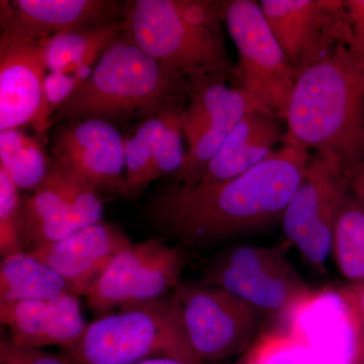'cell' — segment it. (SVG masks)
<instances>
[{"mask_svg": "<svg viewBox=\"0 0 364 364\" xmlns=\"http://www.w3.org/2000/svg\"><path fill=\"white\" fill-rule=\"evenodd\" d=\"M341 291L355 314L364 335V282L363 284H350L348 287L342 289Z\"/></svg>", "mask_w": 364, "mask_h": 364, "instance_id": "cell-30", "label": "cell"}, {"mask_svg": "<svg viewBox=\"0 0 364 364\" xmlns=\"http://www.w3.org/2000/svg\"><path fill=\"white\" fill-rule=\"evenodd\" d=\"M235 364H248V363H246L245 359H244L243 358H242L240 359V361H238V363H235Z\"/></svg>", "mask_w": 364, "mask_h": 364, "instance_id": "cell-33", "label": "cell"}, {"mask_svg": "<svg viewBox=\"0 0 364 364\" xmlns=\"http://www.w3.org/2000/svg\"><path fill=\"white\" fill-rule=\"evenodd\" d=\"M45 40L0 44V132L28 124L44 141L53 126L45 81Z\"/></svg>", "mask_w": 364, "mask_h": 364, "instance_id": "cell-16", "label": "cell"}, {"mask_svg": "<svg viewBox=\"0 0 364 364\" xmlns=\"http://www.w3.org/2000/svg\"><path fill=\"white\" fill-rule=\"evenodd\" d=\"M203 284L226 289L259 313L282 316L312 293L282 246L243 244L220 251Z\"/></svg>", "mask_w": 364, "mask_h": 364, "instance_id": "cell-7", "label": "cell"}, {"mask_svg": "<svg viewBox=\"0 0 364 364\" xmlns=\"http://www.w3.org/2000/svg\"><path fill=\"white\" fill-rule=\"evenodd\" d=\"M51 161L98 191L128 198L124 136L100 119L60 124L51 138Z\"/></svg>", "mask_w": 364, "mask_h": 364, "instance_id": "cell-14", "label": "cell"}, {"mask_svg": "<svg viewBox=\"0 0 364 364\" xmlns=\"http://www.w3.org/2000/svg\"><path fill=\"white\" fill-rule=\"evenodd\" d=\"M224 23L238 54L233 85L255 109L284 119L296 73L275 40L259 1L228 0Z\"/></svg>", "mask_w": 364, "mask_h": 364, "instance_id": "cell-6", "label": "cell"}, {"mask_svg": "<svg viewBox=\"0 0 364 364\" xmlns=\"http://www.w3.org/2000/svg\"><path fill=\"white\" fill-rule=\"evenodd\" d=\"M51 163L39 136L28 135L21 129L0 132V165L18 188L35 191L44 181Z\"/></svg>", "mask_w": 364, "mask_h": 364, "instance_id": "cell-23", "label": "cell"}, {"mask_svg": "<svg viewBox=\"0 0 364 364\" xmlns=\"http://www.w3.org/2000/svg\"><path fill=\"white\" fill-rule=\"evenodd\" d=\"M169 109L141 122L132 135L124 136L126 184L132 196L156 181L155 165L159 157L162 132Z\"/></svg>", "mask_w": 364, "mask_h": 364, "instance_id": "cell-25", "label": "cell"}, {"mask_svg": "<svg viewBox=\"0 0 364 364\" xmlns=\"http://www.w3.org/2000/svg\"><path fill=\"white\" fill-rule=\"evenodd\" d=\"M224 4L219 0L127 1L126 33L146 54L189 81L213 77L233 85L236 63L225 39Z\"/></svg>", "mask_w": 364, "mask_h": 364, "instance_id": "cell-4", "label": "cell"}, {"mask_svg": "<svg viewBox=\"0 0 364 364\" xmlns=\"http://www.w3.org/2000/svg\"><path fill=\"white\" fill-rule=\"evenodd\" d=\"M351 178L338 164L317 155L309 163L282 217L287 241L318 272H325L331 255L335 225L342 203L350 193Z\"/></svg>", "mask_w": 364, "mask_h": 364, "instance_id": "cell-10", "label": "cell"}, {"mask_svg": "<svg viewBox=\"0 0 364 364\" xmlns=\"http://www.w3.org/2000/svg\"><path fill=\"white\" fill-rule=\"evenodd\" d=\"M348 21L347 50L364 72V0H345Z\"/></svg>", "mask_w": 364, "mask_h": 364, "instance_id": "cell-29", "label": "cell"}, {"mask_svg": "<svg viewBox=\"0 0 364 364\" xmlns=\"http://www.w3.org/2000/svg\"><path fill=\"white\" fill-rule=\"evenodd\" d=\"M130 364H193L188 361L181 360V359L157 358L146 359V360L138 361V363Z\"/></svg>", "mask_w": 364, "mask_h": 364, "instance_id": "cell-32", "label": "cell"}, {"mask_svg": "<svg viewBox=\"0 0 364 364\" xmlns=\"http://www.w3.org/2000/svg\"><path fill=\"white\" fill-rule=\"evenodd\" d=\"M132 244L124 231L102 221L28 253L58 273L70 293L85 296L105 268Z\"/></svg>", "mask_w": 364, "mask_h": 364, "instance_id": "cell-19", "label": "cell"}, {"mask_svg": "<svg viewBox=\"0 0 364 364\" xmlns=\"http://www.w3.org/2000/svg\"><path fill=\"white\" fill-rule=\"evenodd\" d=\"M126 21L104 26L67 31L45 40V57L49 72L97 66L105 49L126 31Z\"/></svg>", "mask_w": 364, "mask_h": 364, "instance_id": "cell-22", "label": "cell"}, {"mask_svg": "<svg viewBox=\"0 0 364 364\" xmlns=\"http://www.w3.org/2000/svg\"><path fill=\"white\" fill-rule=\"evenodd\" d=\"M242 358L248 364H312L305 345L287 331L261 334Z\"/></svg>", "mask_w": 364, "mask_h": 364, "instance_id": "cell-26", "label": "cell"}, {"mask_svg": "<svg viewBox=\"0 0 364 364\" xmlns=\"http://www.w3.org/2000/svg\"><path fill=\"white\" fill-rule=\"evenodd\" d=\"M100 191L51 163L44 181L21 203L20 230L26 252L63 240L102 221Z\"/></svg>", "mask_w": 364, "mask_h": 364, "instance_id": "cell-11", "label": "cell"}, {"mask_svg": "<svg viewBox=\"0 0 364 364\" xmlns=\"http://www.w3.org/2000/svg\"><path fill=\"white\" fill-rule=\"evenodd\" d=\"M181 249L160 239L132 244L112 261L85 298L97 317L119 309L165 298L176 291L184 267Z\"/></svg>", "mask_w": 364, "mask_h": 364, "instance_id": "cell-9", "label": "cell"}, {"mask_svg": "<svg viewBox=\"0 0 364 364\" xmlns=\"http://www.w3.org/2000/svg\"><path fill=\"white\" fill-rule=\"evenodd\" d=\"M259 4L296 77L338 46L347 47L345 0H261Z\"/></svg>", "mask_w": 364, "mask_h": 364, "instance_id": "cell-13", "label": "cell"}, {"mask_svg": "<svg viewBox=\"0 0 364 364\" xmlns=\"http://www.w3.org/2000/svg\"><path fill=\"white\" fill-rule=\"evenodd\" d=\"M350 193L364 207V163L359 165L352 176Z\"/></svg>", "mask_w": 364, "mask_h": 364, "instance_id": "cell-31", "label": "cell"}, {"mask_svg": "<svg viewBox=\"0 0 364 364\" xmlns=\"http://www.w3.org/2000/svg\"><path fill=\"white\" fill-rule=\"evenodd\" d=\"M61 354L65 364H130L157 358L202 364L189 346L174 293L97 317L77 346Z\"/></svg>", "mask_w": 364, "mask_h": 364, "instance_id": "cell-5", "label": "cell"}, {"mask_svg": "<svg viewBox=\"0 0 364 364\" xmlns=\"http://www.w3.org/2000/svg\"><path fill=\"white\" fill-rule=\"evenodd\" d=\"M18 186L0 165V253L1 257L23 250L20 219L21 202Z\"/></svg>", "mask_w": 364, "mask_h": 364, "instance_id": "cell-27", "label": "cell"}, {"mask_svg": "<svg viewBox=\"0 0 364 364\" xmlns=\"http://www.w3.org/2000/svg\"><path fill=\"white\" fill-rule=\"evenodd\" d=\"M0 322L18 346H57L62 352L75 348L88 326L79 296L72 293L45 301H2Z\"/></svg>", "mask_w": 364, "mask_h": 364, "instance_id": "cell-18", "label": "cell"}, {"mask_svg": "<svg viewBox=\"0 0 364 364\" xmlns=\"http://www.w3.org/2000/svg\"><path fill=\"white\" fill-rule=\"evenodd\" d=\"M70 293L65 280L26 251L4 256L0 262V303L45 301Z\"/></svg>", "mask_w": 364, "mask_h": 364, "instance_id": "cell-21", "label": "cell"}, {"mask_svg": "<svg viewBox=\"0 0 364 364\" xmlns=\"http://www.w3.org/2000/svg\"><path fill=\"white\" fill-rule=\"evenodd\" d=\"M191 90L186 75L146 54L124 31L105 49L90 78L55 112L53 124L87 119L112 124L143 122L188 102Z\"/></svg>", "mask_w": 364, "mask_h": 364, "instance_id": "cell-3", "label": "cell"}, {"mask_svg": "<svg viewBox=\"0 0 364 364\" xmlns=\"http://www.w3.org/2000/svg\"><path fill=\"white\" fill-rule=\"evenodd\" d=\"M126 2L109 0H14L0 2V44L49 39L67 31L122 20Z\"/></svg>", "mask_w": 364, "mask_h": 364, "instance_id": "cell-17", "label": "cell"}, {"mask_svg": "<svg viewBox=\"0 0 364 364\" xmlns=\"http://www.w3.org/2000/svg\"><path fill=\"white\" fill-rule=\"evenodd\" d=\"M312 364H364V335L341 289L312 291L286 316Z\"/></svg>", "mask_w": 364, "mask_h": 364, "instance_id": "cell-15", "label": "cell"}, {"mask_svg": "<svg viewBox=\"0 0 364 364\" xmlns=\"http://www.w3.org/2000/svg\"><path fill=\"white\" fill-rule=\"evenodd\" d=\"M188 100L181 114L188 143L186 162L173 177L177 183L195 184L208 161L247 112L257 109L240 88L224 79L191 80Z\"/></svg>", "mask_w": 364, "mask_h": 364, "instance_id": "cell-12", "label": "cell"}, {"mask_svg": "<svg viewBox=\"0 0 364 364\" xmlns=\"http://www.w3.org/2000/svg\"><path fill=\"white\" fill-rule=\"evenodd\" d=\"M311 161L284 143L259 164L225 181L169 184L152 198L151 221L181 245L203 248L282 220Z\"/></svg>", "mask_w": 364, "mask_h": 364, "instance_id": "cell-1", "label": "cell"}, {"mask_svg": "<svg viewBox=\"0 0 364 364\" xmlns=\"http://www.w3.org/2000/svg\"><path fill=\"white\" fill-rule=\"evenodd\" d=\"M331 255L339 272L351 284L364 282V207L351 193L339 210Z\"/></svg>", "mask_w": 364, "mask_h": 364, "instance_id": "cell-24", "label": "cell"}, {"mask_svg": "<svg viewBox=\"0 0 364 364\" xmlns=\"http://www.w3.org/2000/svg\"><path fill=\"white\" fill-rule=\"evenodd\" d=\"M284 121L282 143L315 149L351 176L364 163V72L345 46L299 74Z\"/></svg>", "mask_w": 364, "mask_h": 364, "instance_id": "cell-2", "label": "cell"}, {"mask_svg": "<svg viewBox=\"0 0 364 364\" xmlns=\"http://www.w3.org/2000/svg\"><path fill=\"white\" fill-rule=\"evenodd\" d=\"M182 324L193 355L215 364L245 354L257 339L260 313L221 287L179 284Z\"/></svg>", "mask_w": 364, "mask_h": 364, "instance_id": "cell-8", "label": "cell"}, {"mask_svg": "<svg viewBox=\"0 0 364 364\" xmlns=\"http://www.w3.org/2000/svg\"><path fill=\"white\" fill-rule=\"evenodd\" d=\"M1 364H65L62 354L47 353L41 349L26 348L14 344L6 333L0 338Z\"/></svg>", "mask_w": 364, "mask_h": 364, "instance_id": "cell-28", "label": "cell"}, {"mask_svg": "<svg viewBox=\"0 0 364 364\" xmlns=\"http://www.w3.org/2000/svg\"><path fill=\"white\" fill-rule=\"evenodd\" d=\"M282 121L260 109L247 112L208 161L196 183L233 178L264 161L277 150L275 146L284 142Z\"/></svg>", "mask_w": 364, "mask_h": 364, "instance_id": "cell-20", "label": "cell"}]
</instances>
